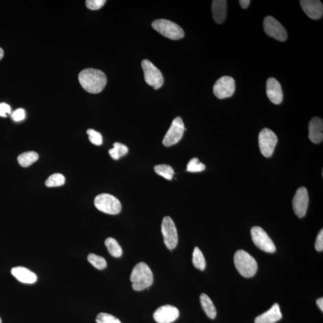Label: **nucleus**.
<instances>
[{
    "label": "nucleus",
    "instance_id": "cd10ccee",
    "mask_svg": "<svg viewBox=\"0 0 323 323\" xmlns=\"http://www.w3.org/2000/svg\"><path fill=\"white\" fill-rule=\"evenodd\" d=\"M87 261L95 268L99 270L105 269L107 267V262L104 257L96 255L94 253H90L87 256Z\"/></svg>",
    "mask_w": 323,
    "mask_h": 323
},
{
    "label": "nucleus",
    "instance_id": "f257e3e1",
    "mask_svg": "<svg viewBox=\"0 0 323 323\" xmlns=\"http://www.w3.org/2000/svg\"><path fill=\"white\" fill-rule=\"evenodd\" d=\"M79 81L81 86L90 94H98L105 89L108 79L102 71L86 68L79 75Z\"/></svg>",
    "mask_w": 323,
    "mask_h": 323
},
{
    "label": "nucleus",
    "instance_id": "1a4fd4ad",
    "mask_svg": "<svg viewBox=\"0 0 323 323\" xmlns=\"http://www.w3.org/2000/svg\"><path fill=\"white\" fill-rule=\"evenodd\" d=\"M186 129L181 117H177L172 121L170 128L163 139L165 147H171L177 144L182 139Z\"/></svg>",
    "mask_w": 323,
    "mask_h": 323
},
{
    "label": "nucleus",
    "instance_id": "72a5a7b5",
    "mask_svg": "<svg viewBox=\"0 0 323 323\" xmlns=\"http://www.w3.org/2000/svg\"><path fill=\"white\" fill-rule=\"evenodd\" d=\"M315 247L316 250L318 251H322L323 250V230L322 229L320 231L318 235H317L316 243H315Z\"/></svg>",
    "mask_w": 323,
    "mask_h": 323
},
{
    "label": "nucleus",
    "instance_id": "58836bf2",
    "mask_svg": "<svg viewBox=\"0 0 323 323\" xmlns=\"http://www.w3.org/2000/svg\"><path fill=\"white\" fill-rule=\"evenodd\" d=\"M0 323H2V321H1V317H0Z\"/></svg>",
    "mask_w": 323,
    "mask_h": 323
},
{
    "label": "nucleus",
    "instance_id": "e433bc0d",
    "mask_svg": "<svg viewBox=\"0 0 323 323\" xmlns=\"http://www.w3.org/2000/svg\"><path fill=\"white\" fill-rule=\"evenodd\" d=\"M317 304L319 306V307L321 309L322 311H323V298L320 297L319 299H317Z\"/></svg>",
    "mask_w": 323,
    "mask_h": 323
},
{
    "label": "nucleus",
    "instance_id": "0eeeda50",
    "mask_svg": "<svg viewBox=\"0 0 323 323\" xmlns=\"http://www.w3.org/2000/svg\"><path fill=\"white\" fill-rule=\"evenodd\" d=\"M278 143V137L272 131L264 128L259 135V146L262 155L269 158L274 152L275 147Z\"/></svg>",
    "mask_w": 323,
    "mask_h": 323
},
{
    "label": "nucleus",
    "instance_id": "9b49d317",
    "mask_svg": "<svg viewBox=\"0 0 323 323\" xmlns=\"http://www.w3.org/2000/svg\"><path fill=\"white\" fill-rule=\"evenodd\" d=\"M235 91V81L231 76H223L218 79L213 86V92L218 99L231 97Z\"/></svg>",
    "mask_w": 323,
    "mask_h": 323
},
{
    "label": "nucleus",
    "instance_id": "aec40b11",
    "mask_svg": "<svg viewBox=\"0 0 323 323\" xmlns=\"http://www.w3.org/2000/svg\"><path fill=\"white\" fill-rule=\"evenodd\" d=\"M227 1L225 0H214L212 2V14L216 23H224L226 18Z\"/></svg>",
    "mask_w": 323,
    "mask_h": 323
},
{
    "label": "nucleus",
    "instance_id": "2eb2a0df",
    "mask_svg": "<svg viewBox=\"0 0 323 323\" xmlns=\"http://www.w3.org/2000/svg\"><path fill=\"white\" fill-rule=\"evenodd\" d=\"M300 3L305 14L314 20L321 18L323 15V5L319 0H301Z\"/></svg>",
    "mask_w": 323,
    "mask_h": 323
},
{
    "label": "nucleus",
    "instance_id": "7c9ffc66",
    "mask_svg": "<svg viewBox=\"0 0 323 323\" xmlns=\"http://www.w3.org/2000/svg\"><path fill=\"white\" fill-rule=\"evenodd\" d=\"M87 134H88L89 141L93 144L101 146L103 144V136L98 131L89 129L87 131Z\"/></svg>",
    "mask_w": 323,
    "mask_h": 323
},
{
    "label": "nucleus",
    "instance_id": "20e7f679",
    "mask_svg": "<svg viewBox=\"0 0 323 323\" xmlns=\"http://www.w3.org/2000/svg\"><path fill=\"white\" fill-rule=\"evenodd\" d=\"M152 26L159 33L172 40L182 39L185 36V32L179 25L167 19L155 20Z\"/></svg>",
    "mask_w": 323,
    "mask_h": 323
},
{
    "label": "nucleus",
    "instance_id": "b1692460",
    "mask_svg": "<svg viewBox=\"0 0 323 323\" xmlns=\"http://www.w3.org/2000/svg\"><path fill=\"white\" fill-rule=\"evenodd\" d=\"M113 149L109 150L108 153L114 160H118L121 157H124L128 153V148L125 145L115 143Z\"/></svg>",
    "mask_w": 323,
    "mask_h": 323
},
{
    "label": "nucleus",
    "instance_id": "f03ea898",
    "mask_svg": "<svg viewBox=\"0 0 323 323\" xmlns=\"http://www.w3.org/2000/svg\"><path fill=\"white\" fill-rule=\"evenodd\" d=\"M130 280L133 283V289L135 291L149 289L153 283L152 271L146 263L139 262L134 268Z\"/></svg>",
    "mask_w": 323,
    "mask_h": 323
},
{
    "label": "nucleus",
    "instance_id": "c756f323",
    "mask_svg": "<svg viewBox=\"0 0 323 323\" xmlns=\"http://www.w3.org/2000/svg\"><path fill=\"white\" fill-rule=\"evenodd\" d=\"M97 323H122L118 319L111 314L101 313L96 318Z\"/></svg>",
    "mask_w": 323,
    "mask_h": 323
},
{
    "label": "nucleus",
    "instance_id": "4468645a",
    "mask_svg": "<svg viewBox=\"0 0 323 323\" xmlns=\"http://www.w3.org/2000/svg\"><path fill=\"white\" fill-rule=\"evenodd\" d=\"M179 309L175 306L166 305L161 306L153 314V318L158 323H171L179 318Z\"/></svg>",
    "mask_w": 323,
    "mask_h": 323
},
{
    "label": "nucleus",
    "instance_id": "ddd939ff",
    "mask_svg": "<svg viewBox=\"0 0 323 323\" xmlns=\"http://www.w3.org/2000/svg\"><path fill=\"white\" fill-rule=\"evenodd\" d=\"M308 204L309 195L307 189L305 187L298 188L293 199V208L295 215L298 217H304L307 212Z\"/></svg>",
    "mask_w": 323,
    "mask_h": 323
},
{
    "label": "nucleus",
    "instance_id": "c9c22d12",
    "mask_svg": "<svg viewBox=\"0 0 323 323\" xmlns=\"http://www.w3.org/2000/svg\"><path fill=\"white\" fill-rule=\"evenodd\" d=\"M239 2L241 6H242L243 9H247V8L249 6V5L250 4V0H240Z\"/></svg>",
    "mask_w": 323,
    "mask_h": 323
},
{
    "label": "nucleus",
    "instance_id": "423d86ee",
    "mask_svg": "<svg viewBox=\"0 0 323 323\" xmlns=\"http://www.w3.org/2000/svg\"><path fill=\"white\" fill-rule=\"evenodd\" d=\"M141 67L144 72V80L149 85L156 90L162 86L164 82L162 74L152 62L149 60L144 59L141 62Z\"/></svg>",
    "mask_w": 323,
    "mask_h": 323
},
{
    "label": "nucleus",
    "instance_id": "dca6fc26",
    "mask_svg": "<svg viewBox=\"0 0 323 323\" xmlns=\"http://www.w3.org/2000/svg\"><path fill=\"white\" fill-rule=\"evenodd\" d=\"M267 94L269 100L275 105H280L283 100V92L280 82L275 78L268 79Z\"/></svg>",
    "mask_w": 323,
    "mask_h": 323
},
{
    "label": "nucleus",
    "instance_id": "5701e85b",
    "mask_svg": "<svg viewBox=\"0 0 323 323\" xmlns=\"http://www.w3.org/2000/svg\"><path fill=\"white\" fill-rule=\"evenodd\" d=\"M105 245L109 253L112 256L114 257H120L122 255V249L117 242V241L113 238H107L105 242Z\"/></svg>",
    "mask_w": 323,
    "mask_h": 323
},
{
    "label": "nucleus",
    "instance_id": "473e14b6",
    "mask_svg": "<svg viewBox=\"0 0 323 323\" xmlns=\"http://www.w3.org/2000/svg\"><path fill=\"white\" fill-rule=\"evenodd\" d=\"M11 118L15 122H20L26 118V111L23 108H19L11 114Z\"/></svg>",
    "mask_w": 323,
    "mask_h": 323
},
{
    "label": "nucleus",
    "instance_id": "412c9836",
    "mask_svg": "<svg viewBox=\"0 0 323 323\" xmlns=\"http://www.w3.org/2000/svg\"><path fill=\"white\" fill-rule=\"evenodd\" d=\"M200 302L207 316L211 319H215L217 316V311L210 298L206 294H202L200 296Z\"/></svg>",
    "mask_w": 323,
    "mask_h": 323
},
{
    "label": "nucleus",
    "instance_id": "a878e982",
    "mask_svg": "<svg viewBox=\"0 0 323 323\" xmlns=\"http://www.w3.org/2000/svg\"><path fill=\"white\" fill-rule=\"evenodd\" d=\"M156 173L168 180H171L174 174L173 168L171 166L162 164L156 165L154 168Z\"/></svg>",
    "mask_w": 323,
    "mask_h": 323
},
{
    "label": "nucleus",
    "instance_id": "f704fd0d",
    "mask_svg": "<svg viewBox=\"0 0 323 323\" xmlns=\"http://www.w3.org/2000/svg\"><path fill=\"white\" fill-rule=\"evenodd\" d=\"M10 114V106L6 103H0V116L6 117Z\"/></svg>",
    "mask_w": 323,
    "mask_h": 323
},
{
    "label": "nucleus",
    "instance_id": "4c0bfd02",
    "mask_svg": "<svg viewBox=\"0 0 323 323\" xmlns=\"http://www.w3.org/2000/svg\"><path fill=\"white\" fill-rule=\"evenodd\" d=\"M4 56V51L2 49L0 48V61L2 59V57Z\"/></svg>",
    "mask_w": 323,
    "mask_h": 323
},
{
    "label": "nucleus",
    "instance_id": "f3484780",
    "mask_svg": "<svg viewBox=\"0 0 323 323\" xmlns=\"http://www.w3.org/2000/svg\"><path fill=\"white\" fill-rule=\"evenodd\" d=\"M309 138L314 144L322 143L323 139V119L315 117L309 124Z\"/></svg>",
    "mask_w": 323,
    "mask_h": 323
},
{
    "label": "nucleus",
    "instance_id": "6e6552de",
    "mask_svg": "<svg viewBox=\"0 0 323 323\" xmlns=\"http://www.w3.org/2000/svg\"><path fill=\"white\" fill-rule=\"evenodd\" d=\"M252 240L254 244L266 253H273L276 247L272 240L261 227L254 226L251 229Z\"/></svg>",
    "mask_w": 323,
    "mask_h": 323
},
{
    "label": "nucleus",
    "instance_id": "7ed1b4c3",
    "mask_svg": "<svg viewBox=\"0 0 323 323\" xmlns=\"http://www.w3.org/2000/svg\"><path fill=\"white\" fill-rule=\"evenodd\" d=\"M234 264L238 272L245 278H250L255 275L258 268L255 259L247 251L242 250L235 253Z\"/></svg>",
    "mask_w": 323,
    "mask_h": 323
},
{
    "label": "nucleus",
    "instance_id": "39448f33",
    "mask_svg": "<svg viewBox=\"0 0 323 323\" xmlns=\"http://www.w3.org/2000/svg\"><path fill=\"white\" fill-rule=\"evenodd\" d=\"M94 204L98 210L108 215L119 214L122 210L119 200L108 193H102L96 196Z\"/></svg>",
    "mask_w": 323,
    "mask_h": 323
},
{
    "label": "nucleus",
    "instance_id": "c85d7f7f",
    "mask_svg": "<svg viewBox=\"0 0 323 323\" xmlns=\"http://www.w3.org/2000/svg\"><path fill=\"white\" fill-rule=\"evenodd\" d=\"M205 165L200 162L198 158H194L188 162L187 165V171L190 172H199L205 170Z\"/></svg>",
    "mask_w": 323,
    "mask_h": 323
},
{
    "label": "nucleus",
    "instance_id": "f8f14e48",
    "mask_svg": "<svg viewBox=\"0 0 323 323\" xmlns=\"http://www.w3.org/2000/svg\"><path fill=\"white\" fill-rule=\"evenodd\" d=\"M264 28L268 36L275 38L276 40L284 42L287 39L286 29L272 16H268L264 19Z\"/></svg>",
    "mask_w": 323,
    "mask_h": 323
},
{
    "label": "nucleus",
    "instance_id": "9d476101",
    "mask_svg": "<svg viewBox=\"0 0 323 323\" xmlns=\"http://www.w3.org/2000/svg\"><path fill=\"white\" fill-rule=\"evenodd\" d=\"M163 242L169 250H174L178 243V234L176 225L172 219L166 216L163 218L161 225Z\"/></svg>",
    "mask_w": 323,
    "mask_h": 323
},
{
    "label": "nucleus",
    "instance_id": "4be33fe9",
    "mask_svg": "<svg viewBox=\"0 0 323 323\" xmlns=\"http://www.w3.org/2000/svg\"><path fill=\"white\" fill-rule=\"evenodd\" d=\"M38 155L35 152H27L22 153L18 157V161L21 166L28 167L38 160Z\"/></svg>",
    "mask_w": 323,
    "mask_h": 323
},
{
    "label": "nucleus",
    "instance_id": "a211bd4d",
    "mask_svg": "<svg viewBox=\"0 0 323 323\" xmlns=\"http://www.w3.org/2000/svg\"><path fill=\"white\" fill-rule=\"evenodd\" d=\"M280 306L275 303L269 310L260 315L255 319V323H275L282 319Z\"/></svg>",
    "mask_w": 323,
    "mask_h": 323
},
{
    "label": "nucleus",
    "instance_id": "393cba45",
    "mask_svg": "<svg viewBox=\"0 0 323 323\" xmlns=\"http://www.w3.org/2000/svg\"><path fill=\"white\" fill-rule=\"evenodd\" d=\"M192 262L196 269L204 270L206 267V261L202 251L198 247H195L193 252Z\"/></svg>",
    "mask_w": 323,
    "mask_h": 323
},
{
    "label": "nucleus",
    "instance_id": "2f4dec72",
    "mask_svg": "<svg viewBox=\"0 0 323 323\" xmlns=\"http://www.w3.org/2000/svg\"><path fill=\"white\" fill-rule=\"evenodd\" d=\"M106 0H87L86 5L87 9L91 10H97L105 4Z\"/></svg>",
    "mask_w": 323,
    "mask_h": 323
},
{
    "label": "nucleus",
    "instance_id": "bb28decb",
    "mask_svg": "<svg viewBox=\"0 0 323 323\" xmlns=\"http://www.w3.org/2000/svg\"><path fill=\"white\" fill-rule=\"evenodd\" d=\"M65 182V177L61 174L55 173L51 175L46 180L45 185L48 188L59 187L64 185Z\"/></svg>",
    "mask_w": 323,
    "mask_h": 323
},
{
    "label": "nucleus",
    "instance_id": "6ab92c4d",
    "mask_svg": "<svg viewBox=\"0 0 323 323\" xmlns=\"http://www.w3.org/2000/svg\"><path fill=\"white\" fill-rule=\"evenodd\" d=\"M11 272L21 283L31 284L35 283L37 280V275L31 270L24 267L13 268L11 270Z\"/></svg>",
    "mask_w": 323,
    "mask_h": 323
}]
</instances>
